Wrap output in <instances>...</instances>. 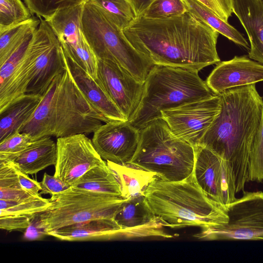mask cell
I'll use <instances>...</instances> for the list:
<instances>
[{
    "mask_svg": "<svg viewBox=\"0 0 263 263\" xmlns=\"http://www.w3.org/2000/svg\"><path fill=\"white\" fill-rule=\"evenodd\" d=\"M132 45L154 65L200 70L219 63V33L189 11L176 16L137 17L123 29Z\"/></svg>",
    "mask_w": 263,
    "mask_h": 263,
    "instance_id": "obj_1",
    "label": "cell"
},
{
    "mask_svg": "<svg viewBox=\"0 0 263 263\" xmlns=\"http://www.w3.org/2000/svg\"><path fill=\"white\" fill-rule=\"evenodd\" d=\"M221 110L198 145L222 158L231 172L236 193L248 182L251 149L263 117V98L255 84L218 94Z\"/></svg>",
    "mask_w": 263,
    "mask_h": 263,
    "instance_id": "obj_2",
    "label": "cell"
},
{
    "mask_svg": "<svg viewBox=\"0 0 263 263\" xmlns=\"http://www.w3.org/2000/svg\"><path fill=\"white\" fill-rule=\"evenodd\" d=\"M153 212L163 226L197 227L205 230L228 222L226 210L202 190L193 175L179 181L157 177L144 191Z\"/></svg>",
    "mask_w": 263,
    "mask_h": 263,
    "instance_id": "obj_3",
    "label": "cell"
},
{
    "mask_svg": "<svg viewBox=\"0 0 263 263\" xmlns=\"http://www.w3.org/2000/svg\"><path fill=\"white\" fill-rule=\"evenodd\" d=\"M199 70L154 65L148 73L139 105L128 122L140 130L161 118V111L210 98L215 93Z\"/></svg>",
    "mask_w": 263,
    "mask_h": 263,
    "instance_id": "obj_4",
    "label": "cell"
},
{
    "mask_svg": "<svg viewBox=\"0 0 263 263\" xmlns=\"http://www.w3.org/2000/svg\"><path fill=\"white\" fill-rule=\"evenodd\" d=\"M128 163L156 174L162 180L179 181L192 175L195 149L159 118L140 130L137 149Z\"/></svg>",
    "mask_w": 263,
    "mask_h": 263,
    "instance_id": "obj_5",
    "label": "cell"
},
{
    "mask_svg": "<svg viewBox=\"0 0 263 263\" xmlns=\"http://www.w3.org/2000/svg\"><path fill=\"white\" fill-rule=\"evenodd\" d=\"M58 75L44 95L46 123L44 136L57 138L93 133L105 123L75 82L67 66Z\"/></svg>",
    "mask_w": 263,
    "mask_h": 263,
    "instance_id": "obj_6",
    "label": "cell"
},
{
    "mask_svg": "<svg viewBox=\"0 0 263 263\" xmlns=\"http://www.w3.org/2000/svg\"><path fill=\"white\" fill-rule=\"evenodd\" d=\"M83 33L98 60L114 62L137 81L144 83L154 64L129 43L123 30L98 8L83 5L81 21Z\"/></svg>",
    "mask_w": 263,
    "mask_h": 263,
    "instance_id": "obj_7",
    "label": "cell"
},
{
    "mask_svg": "<svg viewBox=\"0 0 263 263\" xmlns=\"http://www.w3.org/2000/svg\"><path fill=\"white\" fill-rule=\"evenodd\" d=\"M50 205L40 213L48 232L101 218L115 219L125 199L73 185L51 195Z\"/></svg>",
    "mask_w": 263,
    "mask_h": 263,
    "instance_id": "obj_8",
    "label": "cell"
},
{
    "mask_svg": "<svg viewBox=\"0 0 263 263\" xmlns=\"http://www.w3.org/2000/svg\"><path fill=\"white\" fill-rule=\"evenodd\" d=\"M40 19L36 31L0 65V112L27 93L37 58L57 37L46 21Z\"/></svg>",
    "mask_w": 263,
    "mask_h": 263,
    "instance_id": "obj_9",
    "label": "cell"
},
{
    "mask_svg": "<svg viewBox=\"0 0 263 263\" xmlns=\"http://www.w3.org/2000/svg\"><path fill=\"white\" fill-rule=\"evenodd\" d=\"M226 223L201 230L194 236L209 240H263V192H244L226 208Z\"/></svg>",
    "mask_w": 263,
    "mask_h": 263,
    "instance_id": "obj_10",
    "label": "cell"
},
{
    "mask_svg": "<svg viewBox=\"0 0 263 263\" xmlns=\"http://www.w3.org/2000/svg\"><path fill=\"white\" fill-rule=\"evenodd\" d=\"M84 4L59 10L44 20L51 27L66 55L74 60L90 76L97 79L98 59L81 26Z\"/></svg>",
    "mask_w": 263,
    "mask_h": 263,
    "instance_id": "obj_11",
    "label": "cell"
},
{
    "mask_svg": "<svg viewBox=\"0 0 263 263\" xmlns=\"http://www.w3.org/2000/svg\"><path fill=\"white\" fill-rule=\"evenodd\" d=\"M218 94L202 100L161 111V118L178 138L195 146L221 110Z\"/></svg>",
    "mask_w": 263,
    "mask_h": 263,
    "instance_id": "obj_12",
    "label": "cell"
},
{
    "mask_svg": "<svg viewBox=\"0 0 263 263\" xmlns=\"http://www.w3.org/2000/svg\"><path fill=\"white\" fill-rule=\"evenodd\" d=\"M194 147L193 175L196 182L209 198L226 210L236 199L234 179L227 162L204 146Z\"/></svg>",
    "mask_w": 263,
    "mask_h": 263,
    "instance_id": "obj_13",
    "label": "cell"
},
{
    "mask_svg": "<svg viewBox=\"0 0 263 263\" xmlns=\"http://www.w3.org/2000/svg\"><path fill=\"white\" fill-rule=\"evenodd\" d=\"M54 176L68 186L103 161L85 134L60 137L57 140Z\"/></svg>",
    "mask_w": 263,
    "mask_h": 263,
    "instance_id": "obj_14",
    "label": "cell"
},
{
    "mask_svg": "<svg viewBox=\"0 0 263 263\" xmlns=\"http://www.w3.org/2000/svg\"><path fill=\"white\" fill-rule=\"evenodd\" d=\"M98 79L128 121L140 103L144 83L137 81L117 63L98 60Z\"/></svg>",
    "mask_w": 263,
    "mask_h": 263,
    "instance_id": "obj_15",
    "label": "cell"
},
{
    "mask_svg": "<svg viewBox=\"0 0 263 263\" xmlns=\"http://www.w3.org/2000/svg\"><path fill=\"white\" fill-rule=\"evenodd\" d=\"M93 133L91 141L101 158L116 163L130 161L140 137V130L128 121L106 122Z\"/></svg>",
    "mask_w": 263,
    "mask_h": 263,
    "instance_id": "obj_16",
    "label": "cell"
},
{
    "mask_svg": "<svg viewBox=\"0 0 263 263\" xmlns=\"http://www.w3.org/2000/svg\"><path fill=\"white\" fill-rule=\"evenodd\" d=\"M261 81H263V64L245 55L218 63L206 82L215 93L219 94Z\"/></svg>",
    "mask_w": 263,
    "mask_h": 263,
    "instance_id": "obj_17",
    "label": "cell"
},
{
    "mask_svg": "<svg viewBox=\"0 0 263 263\" xmlns=\"http://www.w3.org/2000/svg\"><path fill=\"white\" fill-rule=\"evenodd\" d=\"M115 219L125 232V237L148 236L170 238L161 230L163 227L150 208L144 196L125 199Z\"/></svg>",
    "mask_w": 263,
    "mask_h": 263,
    "instance_id": "obj_18",
    "label": "cell"
},
{
    "mask_svg": "<svg viewBox=\"0 0 263 263\" xmlns=\"http://www.w3.org/2000/svg\"><path fill=\"white\" fill-rule=\"evenodd\" d=\"M63 52L75 82L105 123L128 121L109 97L99 80L90 76L74 60L67 57L64 50Z\"/></svg>",
    "mask_w": 263,
    "mask_h": 263,
    "instance_id": "obj_19",
    "label": "cell"
},
{
    "mask_svg": "<svg viewBox=\"0 0 263 263\" xmlns=\"http://www.w3.org/2000/svg\"><path fill=\"white\" fill-rule=\"evenodd\" d=\"M233 12L248 35L250 44L249 58L263 64V2L233 0Z\"/></svg>",
    "mask_w": 263,
    "mask_h": 263,
    "instance_id": "obj_20",
    "label": "cell"
},
{
    "mask_svg": "<svg viewBox=\"0 0 263 263\" xmlns=\"http://www.w3.org/2000/svg\"><path fill=\"white\" fill-rule=\"evenodd\" d=\"M64 241H80L125 238V232L115 219L101 218L63 227L48 232Z\"/></svg>",
    "mask_w": 263,
    "mask_h": 263,
    "instance_id": "obj_21",
    "label": "cell"
},
{
    "mask_svg": "<svg viewBox=\"0 0 263 263\" xmlns=\"http://www.w3.org/2000/svg\"><path fill=\"white\" fill-rule=\"evenodd\" d=\"M65 69L63 49L56 37L37 58L27 93L43 96Z\"/></svg>",
    "mask_w": 263,
    "mask_h": 263,
    "instance_id": "obj_22",
    "label": "cell"
},
{
    "mask_svg": "<svg viewBox=\"0 0 263 263\" xmlns=\"http://www.w3.org/2000/svg\"><path fill=\"white\" fill-rule=\"evenodd\" d=\"M56 161L57 143L51 136H45L34 141L12 162L22 172L32 175L55 165Z\"/></svg>",
    "mask_w": 263,
    "mask_h": 263,
    "instance_id": "obj_23",
    "label": "cell"
},
{
    "mask_svg": "<svg viewBox=\"0 0 263 263\" xmlns=\"http://www.w3.org/2000/svg\"><path fill=\"white\" fill-rule=\"evenodd\" d=\"M106 162L120 185L121 197L124 199L144 196L149 183L158 177L156 174L130 163Z\"/></svg>",
    "mask_w": 263,
    "mask_h": 263,
    "instance_id": "obj_24",
    "label": "cell"
},
{
    "mask_svg": "<svg viewBox=\"0 0 263 263\" xmlns=\"http://www.w3.org/2000/svg\"><path fill=\"white\" fill-rule=\"evenodd\" d=\"M42 96L27 93L0 112V142L18 132L32 116Z\"/></svg>",
    "mask_w": 263,
    "mask_h": 263,
    "instance_id": "obj_25",
    "label": "cell"
},
{
    "mask_svg": "<svg viewBox=\"0 0 263 263\" xmlns=\"http://www.w3.org/2000/svg\"><path fill=\"white\" fill-rule=\"evenodd\" d=\"M73 186L115 196L122 195L118 181L104 160L88 171Z\"/></svg>",
    "mask_w": 263,
    "mask_h": 263,
    "instance_id": "obj_26",
    "label": "cell"
},
{
    "mask_svg": "<svg viewBox=\"0 0 263 263\" xmlns=\"http://www.w3.org/2000/svg\"><path fill=\"white\" fill-rule=\"evenodd\" d=\"M187 10L234 43L247 49L249 44L243 35L197 0H183Z\"/></svg>",
    "mask_w": 263,
    "mask_h": 263,
    "instance_id": "obj_27",
    "label": "cell"
},
{
    "mask_svg": "<svg viewBox=\"0 0 263 263\" xmlns=\"http://www.w3.org/2000/svg\"><path fill=\"white\" fill-rule=\"evenodd\" d=\"M40 23V19L32 17L28 20L0 30V65L27 37L34 33Z\"/></svg>",
    "mask_w": 263,
    "mask_h": 263,
    "instance_id": "obj_28",
    "label": "cell"
},
{
    "mask_svg": "<svg viewBox=\"0 0 263 263\" xmlns=\"http://www.w3.org/2000/svg\"><path fill=\"white\" fill-rule=\"evenodd\" d=\"M33 197L22 187L17 168L12 161L0 162V199L25 200Z\"/></svg>",
    "mask_w": 263,
    "mask_h": 263,
    "instance_id": "obj_29",
    "label": "cell"
},
{
    "mask_svg": "<svg viewBox=\"0 0 263 263\" xmlns=\"http://www.w3.org/2000/svg\"><path fill=\"white\" fill-rule=\"evenodd\" d=\"M87 2L100 9L122 30L137 17L128 0H88Z\"/></svg>",
    "mask_w": 263,
    "mask_h": 263,
    "instance_id": "obj_30",
    "label": "cell"
},
{
    "mask_svg": "<svg viewBox=\"0 0 263 263\" xmlns=\"http://www.w3.org/2000/svg\"><path fill=\"white\" fill-rule=\"evenodd\" d=\"M49 199L41 195L22 201L0 199V216L15 215L33 217L49 206Z\"/></svg>",
    "mask_w": 263,
    "mask_h": 263,
    "instance_id": "obj_31",
    "label": "cell"
},
{
    "mask_svg": "<svg viewBox=\"0 0 263 263\" xmlns=\"http://www.w3.org/2000/svg\"><path fill=\"white\" fill-rule=\"evenodd\" d=\"M32 14L21 0H0V30L30 19Z\"/></svg>",
    "mask_w": 263,
    "mask_h": 263,
    "instance_id": "obj_32",
    "label": "cell"
},
{
    "mask_svg": "<svg viewBox=\"0 0 263 263\" xmlns=\"http://www.w3.org/2000/svg\"><path fill=\"white\" fill-rule=\"evenodd\" d=\"M34 141L29 134L16 132L0 142V162L13 161Z\"/></svg>",
    "mask_w": 263,
    "mask_h": 263,
    "instance_id": "obj_33",
    "label": "cell"
},
{
    "mask_svg": "<svg viewBox=\"0 0 263 263\" xmlns=\"http://www.w3.org/2000/svg\"><path fill=\"white\" fill-rule=\"evenodd\" d=\"M88 0H24L32 14L44 19L50 17L57 11L76 7Z\"/></svg>",
    "mask_w": 263,
    "mask_h": 263,
    "instance_id": "obj_34",
    "label": "cell"
},
{
    "mask_svg": "<svg viewBox=\"0 0 263 263\" xmlns=\"http://www.w3.org/2000/svg\"><path fill=\"white\" fill-rule=\"evenodd\" d=\"M187 11L183 0H154L141 16L156 20L176 16Z\"/></svg>",
    "mask_w": 263,
    "mask_h": 263,
    "instance_id": "obj_35",
    "label": "cell"
},
{
    "mask_svg": "<svg viewBox=\"0 0 263 263\" xmlns=\"http://www.w3.org/2000/svg\"><path fill=\"white\" fill-rule=\"evenodd\" d=\"M263 181V117L250 153L248 181Z\"/></svg>",
    "mask_w": 263,
    "mask_h": 263,
    "instance_id": "obj_36",
    "label": "cell"
},
{
    "mask_svg": "<svg viewBox=\"0 0 263 263\" xmlns=\"http://www.w3.org/2000/svg\"><path fill=\"white\" fill-rule=\"evenodd\" d=\"M213 12L219 17L228 22L233 12V0H197Z\"/></svg>",
    "mask_w": 263,
    "mask_h": 263,
    "instance_id": "obj_37",
    "label": "cell"
},
{
    "mask_svg": "<svg viewBox=\"0 0 263 263\" xmlns=\"http://www.w3.org/2000/svg\"><path fill=\"white\" fill-rule=\"evenodd\" d=\"M47 235L48 232L42 223L39 213L31 219L29 226L24 230L23 239L27 241L39 240Z\"/></svg>",
    "mask_w": 263,
    "mask_h": 263,
    "instance_id": "obj_38",
    "label": "cell"
},
{
    "mask_svg": "<svg viewBox=\"0 0 263 263\" xmlns=\"http://www.w3.org/2000/svg\"><path fill=\"white\" fill-rule=\"evenodd\" d=\"M32 218L15 215L0 216V228L8 231L25 230Z\"/></svg>",
    "mask_w": 263,
    "mask_h": 263,
    "instance_id": "obj_39",
    "label": "cell"
},
{
    "mask_svg": "<svg viewBox=\"0 0 263 263\" xmlns=\"http://www.w3.org/2000/svg\"><path fill=\"white\" fill-rule=\"evenodd\" d=\"M42 190L40 194L53 195L61 193L69 187L59 178L44 173L42 181L41 182Z\"/></svg>",
    "mask_w": 263,
    "mask_h": 263,
    "instance_id": "obj_40",
    "label": "cell"
},
{
    "mask_svg": "<svg viewBox=\"0 0 263 263\" xmlns=\"http://www.w3.org/2000/svg\"><path fill=\"white\" fill-rule=\"evenodd\" d=\"M16 168L18 180L23 189L31 196L37 197L41 195L40 194L42 190L41 182L31 179L27 174L17 167Z\"/></svg>",
    "mask_w": 263,
    "mask_h": 263,
    "instance_id": "obj_41",
    "label": "cell"
},
{
    "mask_svg": "<svg viewBox=\"0 0 263 263\" xmlns=\"http://www.w3.org/2000/svg\"><path fill=\"white\" fill-rule=\"evenodd\" d=\"M137 16H140L154 0H128Z\"/></svg>",
    "mask_w": 263,
    "mask_h": 263,
    "instance_id": "obj_42",
    "label": "cell"
},
{
    "mask_svg": "<svg viewBox=\"0 0 263 263\" xmlns=\"http://www.w3.org/2000/svg\"><path fill=\"white\" fill-rule=\"evenodd\" d=\"M260 1H261L262 2H263V0H260Z\"/></svg>",
    "mask_w": 263,
    "mask_h": 263,
    "instance_id": "obj_43",
    "label": "cell"
}]
</instances>
